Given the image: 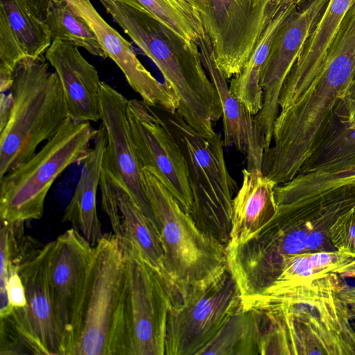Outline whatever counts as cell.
I'll list each match as a JSON object with an SVG mask.
<instances>
[{
	"instance_id": "cell-29",
	"label": "cell",
	"mask_w": 355,
	"mask_h": 355,
	"mask_svg": "<svg viewBox=\"0 0 355 355\" xmlns=\"http://www.w3.org/2000/svg\"><path fill=\"white\" fill-rule=\"evenodd\" d=\"M0 11L8 21L26 58L44 54L52 43L48 28L26 0H0Z\"/></svg>"
},
{
	"instance_id": "cell-24",
	"label": "cell",
	"mask_w": 355,
	"mask_h": 355,
	"mask_svg": "<svg viewBox=\"0 0 355 355\" xmlns=\"http://www.w3.org/2000/svg\"><path fill=\"white\" fill-rule=\"evenodd\" d=\"M328 275L355 278V258L337 250L287 257L282 261L266 286L255 295L265 291L295 285Z\"/></svg>"
},
{
	"instance_id": "cell-8",
	"label": "cell",
	"mask_w": 355,
	"mask_h": 355,
	"mask_svg": "<svg viewBox=\"0 0 355 355\" xmlns=\"http://www.w3.org/2000/svg\"><path fill=\"white\" fill-rule=\"evenodd\" d=\"M164 252V268L178 299L189 286L210 279L228 263L226 246L204 233L162 182L143 169Z\"/></svg>"
},
{
	"instance_id": "cell-18",
	"label": "cell",
	"mask_w": 355,
	"mask_h": 355,
	"mask_svg": "<svg viewBox=\"0 0 355 355\" xmlns=\"http://www.w3.org/2000/svg\"><path fill=\"white\" fill-rule=\"evenodd\" d=\"M99 188L102 209L109 218L118 241L135 245L176 296L165 271L164 248L157 227L128 192L112 180L103 164Z\"/></svg>"
},
{
	"instance_id": "cell-5",
	"label": "cell",
	"mask_w": 355,
	"mask_h": 355,
	"mask_svg": "<svg viewBox=\"0 0 355 355\" xmlns=\"http://www.w3.org/2000/svg\"><path fill=\"white\" fill-rule=\"evenodd\" d=\"M50 66L42 55L25 58L16 67L10 113L0 130V178L30 159L70 118L61 83Z\"/></svg>"
},
{
	"instance_id": "cell-30",
	"label": "cell",
	"mask_w": 355,
	"mask_h": 355,
	"mask_svg": "<svg viewBox=\"0 0 355 355\" xmlns=\"http://www.w3.org/2000/svg\"><path fill=\"white\" fill-rule=\"evenodd\" d=\"M156 19L189 42H198L205 32L189 0H136Z\"/></svg>"
},
{
	"instance_id": "cell-22",
	"label": "cell",
	"mask_w": 355,
	"mask_h": 355,
	"mask_svg": "<svg viewBox=\"0 0 355 355\" xmlns=\"http://www.w3.org/2000/svg\"><path fill=\"white\" fill-rule=\"evenodd\" d=\"M94 146L83 161L78 184L62 218L71 224L93 246L103 237L96 209V194L100 185L107 146V135L101 123L94 140Z\"/></svg>"
},
{
	"instance_id": "cell-19",
	"label": "cell",
	"mask_w": 355,
	"mask_h": 355,
	"mask_svg": "<svg viewBox=\"0 0 355 355\" xmlns=\"http://www.w3.org/2000/svg\"><path fill=\"white\" fill-rule=\"evenodd\" d=\"M203 67L218 94L222 108L223 142L245 156L247 169L261 170L263 141L253 115L230 91L227 78L218 68L205 35L198 43Z\"/></svg>"
},
{
	"instance_id": "cell-14",
	"label": "cell",
	"mask_w": 355,
	"mask_h": 355,
	"mask_svg": "<svg viewBox=\"0 0 355 355\" xmlns=\"http://www.w3.org/2000/svg\"><path fill=\"white\" fill-rule=\"evenodd\" d=\"M53 241L42 245L21 265L19 274L26 303L12 309L4 320L31 354L62 355V338L57 324L49 284V263Z\"/></svg>"
},
{
	"instance_id": "cell-12",
	"label": "cell",
	"mask_w": 355,
	"mask_h": 355,
	"mask_svg": "<svg viewBox=\"0 0 355 355\" xmlns=\"http://www.w3.org/2000/svg\"><path fill=\"white\" fill-rule=\"evenodd\" d=\"M328 1L307 0L297 6L280 25L272 37L261 76L262 107L255 115L265 153L272 145L274 123L279 111V98L283 85Z\"/></svg>"
},
{
	"instance_id": "cell-32",
	"label": "cell",
	"mask_w": 355,
	"mask_h": 355,
	"mask_svg": "<svg viewBox=\"0 0 355 355\" xmlns=\"http://www.w3.org/2000/svg\"><path fill=\"white\" fill-rule=\"evenodd\" d=\"M329 237L336 250L355 258V206L336 220Z\"/></svg>"
},
{
	"instance_id": "cell-25",
	"label": "cell",
	"mask_w": 355,
	"mask_h": 355,
	"mask_svg": "<svg viewBox=\"0 0 355 355\" xmlns=\"http://www.w3.org/2000/svg\"><path fill=\"white\" fill-rule=\"evenodd\" d=\"M297 6L294 4L272 3L267 24L250 56L240 72L230 80L231 92L257 115L262 107L263 90L261 76L272 37L280 25Z\"/></svg>"
},
{
	"instance_id": "cell-10",
	"label": "cell",
	"mask_w": 355,
	"mask_h": 355,
	"mask_svg": "<svg viewBox=\"0 0 355 355\" xmlns=\"http://www.w3.org/2000/svg\"><path fill=\"white\" fill-rule=\"evenodd\" d=\"M119 243L127 271L124 355H164L167 318L175 297L135 245Z\"/></svg>"
},
{
	"instance_id": "cell-27",
	"label": "cell",
	"mask_w": 355,
	"mask_h": 355,
	"mask_svg": "<svg viewBox=\"0 0 355 355\" xmlns=\"http://www.w3.org/2000/svg\"><path fill=\"white\" fill-rule=\"evenodd\" d=\"M355 184V159L327 165L278 184L275 193L298 198H318Z\"/></svg>"
},
{
	"instance_id": "cell-9",
	"label": "cell",
	"mask_w": 355,
	"mask_h": 355,
	"mask_svg": "<svg viewBox=\"0 0 355 355\" xmlns=\"http://www.w3.org/2000/svg\"><path fill=\"white\" fill-rule=\"evenodd\" d=\"M242 307L228 265L217 275L189 286L169 309L164 355H200Z\"/></svg>"
},
{
	"instance_id": "cell-36",
	"label": "cell",
	"mask_w": 355,
	"mask_h": 355,
	"mask_svg": "<svg viewBox=\"0 0 355 355\" xmlns=\"http://www.w3.org/2000/svg\"><path fill=\"white\" fill-rule=\"evenodd\" d=\"M352 324L353 328L355 331V320H352Z\"/></svg>"
},
{
	"instance_id": "cell-35",
	"label": "cell",
	"mask_w": 355,
	"mask_h": 355,
	"mask_svg": "<svg viewBox=\"0 0 355 355\" xmlns=\"http://www.w3.org/2000/svg\"><path fill=\"white\" fill-rule=\"evenodd\" d=\"M306 1L307 0H272V3L276 5L294 4L297 6H300Z\"/></svg>"
},
{
	"instance_id": "cell-21",
	"label": "cell",
	"mask_w": 355,
	"mask_h": 355,
	"mask_svg": "<svg viewBox=\"0 0 355 355\" xmlns=\"http://www.w3.org/2000/svg\"><path fill=\"white\" fill-rule=\"evenodd\" d=\"M355 0H329L289 73L279 98V110L291 105L318 73L334 36Z\"/></svg>"
},
{
	"instance_id": "cell-31",
	"label": "cell",
	"mask_w": 355,
	"mask_h": 355,
	"mask_svg": "<svg viewBox=\"0 0 355 355\" xmlns=\"http://www.w3.org/2000/svg\"><path fill=\"white\" fill-rule=\"evenodd\" d=\"M354 159L355 125H343L338 122L302 173Z\"/></svg>"
},
{
	"instance_id": "cell-7",
	"label": "cell",
	"mask_w": 355,
	"mask_h": 355,
	"mask_svg": "<svg viewBox=\"0 0 355 355\" xmlns=\"http://www.w3.org/2000/svg\"><path fill=\"white\" fill-rule=\"evenodd\" d=\"M97 129L71 118L30 159L0 178V218L11 223L42 218L49 191L69 166L84 160Z\"/></svg>"
},
{
	"instance_id": "cell-34",
	"label": "cell",
	"mask_w": 355,
	"mask_h": 355,
	"mask_svg": "<svg viewBox=\"0 0 355 355\" xmlns=\"http://www.w3.org/2000/svg\"><path fill=\"white\" fill-rule=\"evenodd\" d=\"M12 96L9 92L6 93H1L0 96V130L6 123L12 107Z\"/></svg>"
},
{
	"instance_id": "cell-2",
	"label": "cell",
	"mask_w": 355,
	"mask_h": 355,
	"mask_svg": "<svg viewBox=\"0 0 355 355\" xmlns=\"http://www.w3.org/2000/svg\"><path fill=\"white\" fill-rule=\"evenodd\" d=\"M275 197L276 212L261 230L244 243L226 248L230 270L247 288L263 287L287 257L335 250L329 230L355 206V184L318 198Z\"/></svg>"
},
{
	"instance_id": "cell-20",
	"label": "cell",
	"mask_w": 355,
	"mask_h": 355,
	"mask_svg": "<svg viewBox=\"0 0 355 355\" xmlns=\"http://www.w3.org/2000/svg\"><path fill=\"white\" fill-rule=\"evenodd\" d=\"M57 73L67 100L69 116L80 121L101 120V86L98 71L68 41L55 40L45 52Z\"/></svg>"
},
{
	"instance_id": "cell-23",
	"label": "cell",
	"mask_w": 355,
	"mask_h": 355,
	"mask_svg": "<svg viewBox=\"0 0 355 355\" xmlns=\"http://www.w3.org/2000/svg\"><path fill=\"white\" fill-rule=\"evenodd\" d=\"M243 180L232 202V228L227 246L241 245L272 218L277 209V183L261 170L244 168Z\"/></svg>"
},
{
	"instance_id": "cell-1",
	"label": "cell",
	"mask_w": 355,
	"mask_h": 355,
	"mask_svg": "<svg viewBox=\"0 0 355 355\" xmlns=\"http://www.w3.org/2000/svg\"><path fill=\"white\" fill-rule=\"evenodd\" d=\"M340 277L265 291L243 302L264 314L260 354L355 355V331Z\"/></svg>"
},
{
	"instance_id": "cell-33",
	"label": "cell",
	"mask_w": 355,
	"mask_h": 355,
	"mask_svg": "<svg viewBox=\"0 0 355 355\" xmlns=\"http://www.w3.org/2000/svg\"><path fill=\"white\" fill-rule=\"evenodd\" d=\"M335 114L343 125H355V77L339 101Z\"/></svg>"
},
{
	"instance_id": "cell-28",
	"label": "cell",
	"mask_w": 355,
	"mask_h": 355,
	"mask_svg": "<svg viewBox=\"0 0 355 355\" xmlns=\"http://www.w3.org/2000/svg\"><path fill=\"white\" fill-rule=\"evenodd\" d=\"M44 21L52 41H68L92 55L103 59L108 58L89 26L63 0H49Z\"/></svg>"
},
{
	"instance_id": "cell-16",
	"label": "cell",
	"mask_w": 355,
	"mask_h": 355,
	"mask_svg": "<svg viewBox=\"0 0 355 355\" xmlns=\"http://www.w3.org/2000/svg\"><path fill=\"white\" fill-rule=\"evenodd\" d=\"M83 18L95 33L98 42L123 73L128 85L148 105L175 111L180 100L175 90L160 82L138 59L131 45L98 12L90 0H63Z\"/></svg>"
},
{
	"instance_id": "cell-11",
	"label": "cell",
	"mask_w": 355,
	"mask_h": 355,
	"mask_svg": "<svg viewBox=\"0 0 355 355\" xmlns=\"http://www.w3.org/2000/svg\"><path fill=\"white\" fill-rule=\"evenodd\" d=\"M227 79L238 74L267 24L272 0H189Z\"/></svg>"
},
{
	"instance_id": "cell-26",
	"label": "cell",
	"mask_w": 355,
	"mask_h": 355,
	"mask_svg": "<svg viewBox=\"0 0 355 355\" xmlns=\"http://www.w3.org/2000/svg\"><path fill=\"white\" fill-rule=\"evenodd\" d=\"M262 313L242 307L234 314L200 355L260 354Z\"/></svg>"
},
{
	"instance_id": "cell-4",
	"label": "cell",
	"mask_w": 355,
	"mask_h": 355,
	"mask_svg": "<svg viewBox=\"0 0 355 355\" xmlns=\"http://www.w3.org/2000/svg\"><path fill=\"white\" fill-rule=\"evenodd\" d=\"M126 283L119 241L114 234L104 235L93 247L62 355H124Z\"/></svg>"
},
{
	"instance_id": "cell-15",
	"label": "cell",
	"mask_w": 355,
	"mask_h": 355,
	"mask_svg": "<svg viewBox=\"0 0 355 355\" xmlns=\"http://www.w3.org/2000/svg\"><path fill=\"white\" fill-rule=\"evenodd\" d=\"M128 101L119 91L107 83L101 82V121L107 135L103 167L112 180L128 192L158 229L145 187L143 169L130 132Z\"/></svg>"
},
{
	"instance_id": "cell-13",
	"label": "cell",
	"mask_w": 355,
	"mask_h": 355,
	"mask_svg": "<svg viewBox=\"0 0 355 355\" xmlns=\"http://www.w3.org/2000/svg\"><path fill=\"white\" fill-rule=\"evenodd\" d=\"M142 100L128 101V120L142 169L154 174L190 214L193 198L182 151L166 122Z\"/></svg>"
},
{
	"instance_id": "cell-3",
	"label": "cell",
	"mask_w": 355,
	"mask_h": 355,
	"mask_svg": "<svg viewBox=\"0 0 355 355\" xmlns=\"http://www.w3.org/2000/svg\"><path fill=\"white\" fill-rule=\"evenodd\" d=\"M106 12L157 66L176 92L178 112L208 136L222 117L220 101L202 62L199 47L148 12L136 0H98Z\"/></svg>"
},
{
	"instance_id": "cell-6",
	"label": "cell",
	"mask_w": 355,
	"mask_h": 355,
	"mask_svg": "<svg viewBox=\"0 0 355 355\" xmlns=\"http://www.w3.org/2000/svg\"><path fill=\"white\" fill-rule=\"evenodd\" d=\"M160 109L187 162L193 198L189 215L204 233L227 247L237 183L227 170L223 139L216 132L208 136L194 130L177 110Z\"/></svg>"
},
{
	"instance_id": "cell-17",
	"label": "cell",
	"mask_w": 355,
	"mask_h": 355,
	"mask_svg": "<svg viewBox=\"0 0 355 355\" xmlns=\"http://www.w3.org/2000/svg\"><path fill=\"white\" fill-rule=\"evenodd\" d=\"M93 245L71 228L53 241L49 284L57 324L63 343L83 288Z\"/></svg>"
}]
</instances>
